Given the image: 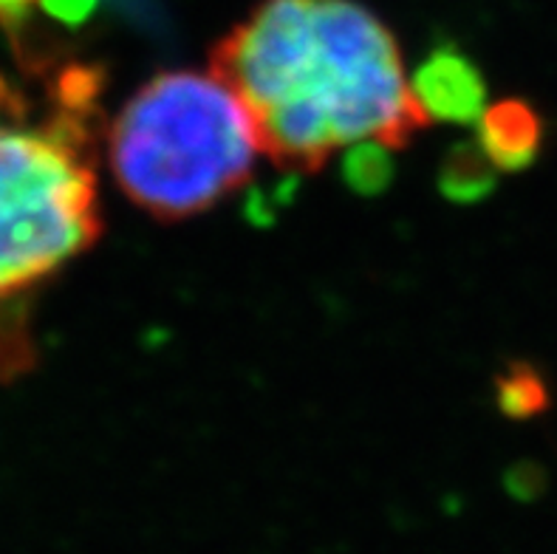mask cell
<instances>
[{
    "mask_svg": "<svg viewBox=\"0 0 557 554\" xmlns=\"http://www.w3.org/2000/svg\"><path fill=\"white\" fill-rule=\"evenodd\" d=\"M263 156L292 173L351 148H403L428 125L391 28L354 0H255L212 51Z\"/></svg>",
    "mask_w": 557,
    "mask_h": 554,
    "instance_id": "6da1fadb",
    "label": "cell"
},
{
    "mask_svg": "<svg viewBox=\"0 0 557 554\" xmlns=\"http://www.w3.org/2000/svg\"><path fill=\"white\" fill-rule=\"evenodd\" d=\"M97 83L63 71L49 108L0 77V300L49 278L102 232L94 168Z\"/></svg>",
    "mask_w": 557,
    "mask_h": 554,
    "instance_id": "7a4b0ae2",
    "label": "cell"
},
{
    "mask_svg": "<svg viewBox=\"0 0 557 554\" xmlns=\"http://www.w3.org/2000/svg\"><path fill=\"white\" fill-rule=\"evenodd\" d=\"M261 153L252 116L212 71L159 74L127 99L108 131L116 184L162 221L215 207L247 184Z\"/></svg>",
    "mask_w": 557,
    "mask_h": 554,
    "instance_id": "3957f363",
    "label": "cell"
},
{
    "mask_svg": "<svg viewBox=\"0 0 557 554\" xmlns=\"http://www.w3.org/2000/svg\"><path fill=\"white\" fill-rule=\"evenodd\" d=\"M413 91H417L428 120L431 116L470 120L484 99V85H481L475 69L456 54L433 57L413 83Z\"/></svg>",
    "mask_w": 557,
    "mask_h": 554,
    "instance_id": "277c9868",
    "label": "cell"
},
{
    "mask_svg": "<svg viewBox=\"0 0 557 554\" xmlns=\"http://www.w3.org/2000/svg\"><path fill=\"white\" fill-rule=\"evenodd\" d=\"M481 141L498 168H523L541 150V120L530 106L509 99L484 116Z\"/></svg>",
    "mask_w": 557,
    "mask_h": 554,
    "instance_id": "5b68a950",
    "label": "cell"
},
{
    "mask_svg": "<svg viewBox=\"0 0 557 554\" xmlns=\"http://www.w3.org/2000/svg\"><path fill=\"white\" fill-rule=\"evenodd\" d=\"M504 407L518 416L544 410L546 387H544V382H541V377H537L535 371H530V368H518L516 377H512V382L504 387Z\"/></svg>",
    "mask_w": 557,
    "mask_h": 554,
    "instance_id": "8992f818",
    "label": "cell"
}]
</instances>
